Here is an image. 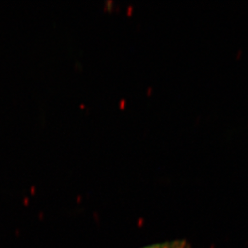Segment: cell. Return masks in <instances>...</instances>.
I'll use <instances>...</instances> for the list:
<instances>
[{"instance_id": "obj_1", "label": "cell", "mask_w": 248, "mask_h": 248, "mask_svg": "<svg viewBox=\"0 0 248 248\" xmlns=\"http://www.w3.org/2000/svg\"><path fill=\"white\" fill-rule=\"evenodd\" d=\"M142 248H191V247L186 240H175L164 244H154Z\"/></svg>"}]
</instances>
